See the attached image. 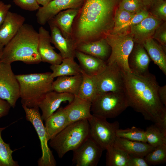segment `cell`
Returning <instances> with one entry per match:
<instances>
[{"instance_id":"4316f807","label":"cell","mask_w":166,"mask_h":166,"mask_svg":"<svg viewBox=\"0 0 166 166\" xmlns=\"http://www.w3.org/2000/svg\"><path fill=\"white\" fill-rule=\"evenodd\" d=\"M142 45L150 58L166 75V51L162 47L152 38L146 39Z\"/></svg>"},{"instance_id":"603a6c76","label":"cell","mask_w":166,"mask_h":166,"mask_svg":"<svg viewBox=\"0 0 166 166\" xmlns=\"http://www.w3.org/2000/svg\"><path fill=\"white\" fill-rule=\"evenodd\" d=\"M113 145L129 155L143 157H144L155 148L147 142L132 141L117 136Z\"/></svg>"},{"instance_id":"e0dca14e","label":"cell","mask_w":166,"mask_h":166,"mask_svg":"<svg viewBox=\"0 0 166 166\" xmlns=\"http://www.w3.org/2000/svg\"><path fill=\"white\" fill-rule=\"evenodd\" d=\"M47 22L51 31V43L59 50L60 54L63 59H74L76 46L72 39L64 38L59 28L51 19Z\"/></svg>"},{"instance_id":"f35d334b","label":"cell","mask_w":166,"mask_h":166,"mask_svg":"<svg viewBox=\"0 0 166 166\" xmlns=\"http://www.w3.org/2000/svg\"><path fill=\"white\" fill-rule=\"evenodd\" d=\"M156 40L166 51V22H164L156 30L152 37Z\"/></svg>"},{"instance_id":"74e56055","label":"cell","mask_w":166,"mask_h":166,"mask_svg":"<svg viewBox=\"0 0 166 166\" xmlns=\"http://www.w3.org/2000/svg\"><path fill=\"white\" fill-rule=\"evenodd\" d=\"M118 7L133 14L146 9L141 0H120Z\"/></svg>"},{"instance_id":"d590c367","label":"cell","mask_w":166,"mask_h":166,"mask_svg":"<svg viewBox=\"0 0 166 166\" xmlns=\"http://www.w3.org/2000/svg\"><path fill=\"white\" fill-rule=\"evenodd\" d=\"M135 14L117 7L114 13L113 28L110 33L115 32L120 27L128 21Z\"/></svg>"},{"instance_id":"52a82bcc","label":"cell","mask_w":166,"mask_h":166,"mask_svg":"<svg viewBox=\"0 0 166 166\" xmlns=\"http://www.w3.org/2000/svg\"><path fill=\"white\" fill-rule=\"evenodd\" d=\"M111 51L106 61L107 65H117L125 73L131 72L128 67V59L134 42L128 32L109 33L105 37Z\"/></svg>"},{"instance_id":"836d02e7","label":"cell","mask_w":166,"mask_h":166,"mask_svg":"<svg viewBox=\"0 0 166 166\" xmlns=\"http://www.w3.org/2000/svg\"><path fill=\"white\" fill-rule=\"evenodd\" d=\"M144 157L149 165H155L165 163L166 144H162L155 148Z\"/></svg>"},{"instance_id":"7402d4cb","label":"cell","mask_w":166,"mask_h":166,"mask_svg":"<svg viewBox=\"0 0 166 166\" xmlns=\"http://www.w3.org/2000/svg\"><path fill=\"white\" fill-rule=\"evenodd\" d=\"M45 121L48 141L54 137L69 124L67 116L62 107H59Z\"/></svg>"},{"instance_id":"cb8c5ba5","label":"cell","mask_w":166,"mask_h":166,"mask_svg":"<svg viewBox=\"0 0 166 166\" xmlns=\"http://www.w3.org/2000/svg\"><path fill=\"white\" fill-rule=\"evenodd\" d=\"M76 50L106 62L109 59L111 51V47L105 38L80 45L77 47Z\"/></svg>"},{"instance_id":"5bb4252c","label":"cell","mask_w":166,"mask_h":166,"mask_svg":"<svg viewBox=\"0 0 166 166\" xmlns=\"http://www.w3.org/2000/svg\"><path fill=\"white\" fill-rule=\"evenodd\" d=\"M163 22L150 15L139 23L131 26L128 32L134 43L142 45L146 39L152 38L157 28Z\"/></svg>"},{"instance_id":"c3c4849f","label":"cell","mask_w":166,"mask_h":166,"mask_svg":"<svg viewBox=\"0 0 166 166\" xmlns=\"http://www.w3.org/2000/svg\"><path fill=\"white\" fill-rule=\"evenodd\" d=\"M1 100L2 99H0V101H1Z\"/></svg>"},{"instance_id":"7bdbcfd3","label":"cell","mask_w":166,"mask_h":166,"mask_svg":"<svg viewBox=\"0 0 166 166\" xmlns=\"http://www.w3.org/2000/svg\"><path fill=\"white\" fill-rule=\"evenodd\" d=\"M11 107L6 101L3 100L0 101V118L7 115Z\"/></svg>"},{"instance_id":"8fae6325","label":"cell","mask_w":166,"mask_h":166,"mask_svg":"<svg viewBox=\"0 0 166 166\" xmlns=\"http://www.w3.org/2000/svg\"><path fill=\"white\" fill-rule=\"evenodd\" d=\"M20 97L19 84L11 64L0 61V99L14 108Z\"/></svg>"},{"instance_id":"4fadbf2b","label":"cell","mask_w":166,"mask_h":166,"mask_svg":"<svg viewBox=\"0 0 166 166\" xmlns=\"http://www.w3.org/2000/svg\"><path fill=\"white\" fill-rule=\"evenodd\" d=\"M83 2V0H52L38 10L37 22L40 25H44L62 11L79 8Z\"/></svg>"},{"instance_id":"bcb514c9","label":"cell","mask_w":166,"mask_h":166,"mask_svg":"<svg viewBox=\"0 0 166 166\" xmlns=\"http://www.w3.org/2000/svg\"><path fill=\"white\" fill-rule=\"evenodd\" d=\"M52 0H37V1L39 5L41 4L42 6H43L47 4Z\"/></svg>"},{"instance_id":"d6a6232c","label":"cell","mask_w":166,"mask_h":166,"mask_svg":"<svg viewBox=\"0 0 166 166\" xmlns=\"http://www.w3.org/2000/svg\"><path fill=\"white\" fill-rule=\"evenodd\" d=\"M116 136L131 140L147 142L144 130L135 126L125 129H118Z\"/></svg>"},{"instance_id":"1f68e13d","label":"cell","mask_w":166,"mask_h":166,"mask_svg":"<svg viewBox=\"0 0 166 166\" xmlns=\"http://www.w3.org/2000/svg\"><path fill=\"white\" fill-rule=\"evenodd\" d=\"M7 127L0 128V166H19L18 162L13 159L12 154L14 150L10 148V144L5 143L2 137V132Z\"/></svg>"},{"instance_id":"6da1fadb","label":"cell","mask_w":166,"mask_h":166,"mask_svg":"<svg viewBox=\"0 0 166 166\" xmlns=\"http://www.w3.org/2000/svg\"><path fill=\"white\" fill-rule=\"evenodd\" d=\"M120 0H83L72 27V38L76 47L105 38L112 31Z\"/></svg>"},{"instance_id":"f546056e","label":"cell","mask_w":166,"mask_h":166,"mask_svg":"<svg viewBox=\"0 0 166 166\" xmlns=\"http://www.w3.org/2000/svg\"><path fill=\"white\" fill-rule=\"evenodd\" d=\"M106 166H128L129 155L113 145L106 148Z\"/></svg>"},{"instance_id":"ac0fdd59","label":"cell","mask_w":166,"mask_h":166,"mask_svg":"<svg viewBox=\"0 0 166 166\" xmlns=\"http://www.w3.org/2000/svg\"><path fill=\"white\" fill-rule=\"evenodd\" d=\"M150 61V58L143 45L134 43L128 59V65L131 73L139 75L148 73Z\"/></svg>"},{"instance_id":"4dcf8cb0","label":"cell","mask_w":166,"mask_h":166,"mask_svg":"<svg viewBox=\"0 0 166 166\" xmlns=\"http://www.w3.org/2000/svg\"><path fill=\"white\" fill-rule=\"evenodd\" d=\"M145 135L147 142L152 146L156 148L166 144V131L154 124L147 128Z\"/></svg>"},{"instance_id":"d6986e66","label":"cell","mask_w":166,"mask_h":166,"mask_svg":"<svg viewBox=\"0 0 166 166\" xmlns=\"http://www.w3.org/2000/svg\"><path fill=\"white\" fill-rule=\"evenodd\" d=\"M92 102L74 95L73 100L64 109L68 119L69 124L79 121L89 119L91 113Z\"/></svg>"},{"instance_id":"3957f363","label":"cell","mask_w":166,"mask_h":166,"mask_svg":"<svg viewBox=\"0 0 166 166\" xmlns=\"http://www.w3.org/2000/svg\"><path fill=\"white\" fill-rule=\"evenodd\" d=\"M38 33L33 27L24 24L14 37L4 47L0 61L11 64L21 61L28 64L42 61L38 51Z\"/></svg>"},{"instance_id":"9c48e42d","label":"cell","mask_w":166,"mask_h":166,"mask_svg":"<svg viewBox=\"0 0 166 166\" xmlns=\"http://www.w3.org/2000/svg\"><path fill=\"white\" fill-rule=\"evenodd\" d=\"M26 120L32 124L40 140L42 155L38 161V166H55L57 164L52 151L49 148L47 135L38 106L29 108L22 105Z\"/></svg>"},{"instance_id":"8d00e7d4","label":"cell","mask_w":166,"mask_h":166,"mask_svg":"<svg viewBox=\"0 0 166 166\" xmlns=\"http://www.w3.org/2000/svg\"><path fill=\"white\" fill-rule=\"evenodd\" d=\"M150 15L148 10L144 9L135 14L128 21L120 27L115 32L111 33L128 32L131 26L139 23Z\"/></svg>"},{"instance_id":"8992f818","label":"cell","mask_w":166,"mask_h":166,"mask_svg":"<svg viewBox=\"0 0 166 166\" xmlns=\"http://www.w3.org/2000/svg\"><path fill=\"white\" fill-rule=\"evenodd\" d=\"M129 106L124 92H108L99 94L92 102V114L105 119L114 118Z\"/></svg>"},{"instance_id":"44dd1931","label":"cell","mask_w":166,"mask_h":166,"mask_svg":"<svg viewBox=\"0 0 166 166\" xmlns=\"http://www.w3.org/2000/svg\"><path fill=\"white\" fill-rule=\"evenodd\" d=\"M75 57L79 63L81 69L90 76L99 75L106 68V62L96 57L76 50Z\"/></svg>"},{"instance_id":"ab89813d","label":"cell","mask_w":166,"mask_h":166,"mask_svg":"<svg viewBox=\"0 0 166 166\" xmlns=\"http://www.w3.org/2000/svg\"><path fill=\"white\" fill-rule=\"evenodd\" d=\"M14 3L22 9L29 11L38 10L40 7L37 0H13Z\"/></svg>"},{"instance_id":"83f0119b","label":"cell","mask_w":166,"mask_h":166,"mask_svg":"<svg viewBox=\"0 0 166 166\" xmlns=\"http://www.w3.org/2000/svg\"><path fill=\"white\" fill-rule=\"evenodd\" d=\"M81 73L83 78L77 96L92 102L98 95L95 76L88 75L81 69Z\"/></svg>"},{"instance_id":"7a4b0ae2","label":"cell","mask_w":166,"mask_h":166,"mask_svg":"<svg viewBox=\"0 0 166 166\" xmlns=\"http://www.w3.org/2000/svg\"><path fill=\"white\" fill-rule=\"evenodd\" d=\"M124 93L129 106L166 131V107L158 96L159 86L155 76L125 74Z\"/></svg>"},{"instance_id":"277c9868","label":"cell","mask_w":166,"mask_h":166,"mask_svg":"<svg viewBox=\"0 0 166 166\" xmlns=\"http://www.w3.org/2000/svg\"><path fill=\"white\" fill-rule=\"evenodd\" d=\"M51 74L52 72H48L16 75L22 105L29 108L38 106L45 95L53 91L54 78Z\"/></svg>"},{"instance_id":"30bf717a","label":"cell","mask_w":166,"mask_h":166,"mask_svg":"<svg viewBox=\"0 0 166 166\" xmlns=\"http://www.w3.org/2000/svg\"><path fill=\"white\" fill-rule=\"evenodd\" d=\"M98 96L108 92H124L125 73L117 65H107L98 75L95 76Z\"/></svg>"},{"instance_id":"60d3db41","label":"cell","mask_w":166,"mask_h":166,"mask_svg":"<svg viewBox=\"0 0 166 166\" xmlns=\"http://www.w3.org/2000/svg\"><path fill=\"white\" fill-rule=\"evenodd\" d=\"M129 156L128 166H149L144 157L133 155H129Z\"/></svg>"},{"instance_id":"2e32d148","label":"cell","mask_w":166,"mask_h":166,"mask_svg":"<svg viewBox=\"0 0 166 166\" xmlns=\"http://www.w3.org/2000/svg\"><path fill=\"white\" fill-rule=\"evenodd\" d=\"M74 97V95L71 93H58L53 91L47 93L38 105L42 112V120L45 121L59 108L62 103L68 101L69 103L72 101Z\"/></svg>"},{"instance_id":"7dc6e473","label":"cell","mask_w":166,"mask_h":166,"mask_svg":"<svg viewBox=\"0 0 166 166\" xmlns=\"http://www.w3.org/2000/svg\"><path fill=\"white\" fill-rule=\"evenodd\" d=\"M4 46L0 44V57L1 55Z\"/></svg>"},{"instance_id":"7c38bea8","label":"cell","mask_w":166,"mask_h":166,"mask_svg":"<svg viewBox=\"0 0 166 166\" xmlns=\"http://www.w3.org/2000/svg\"><path fill=\"white\" fill-rule=\"evenodd\" d=\"M103 150L89 136L73 151L72 162L76 166H96Z\"/></svg>"},{"instance_id":"ffe728a7","label":"cell","mask_w":166,"mask_h":166,"mask_svg":"<svg viewBox=\"0 0 166 166\" xmlns=\"http://www.w3.org/2000/svg\"><path fill=\"white\" fill-rule=\"evenodd\" d=\"M25 21L22 16L9 11L0 26V44L4 47L17 34Z\"/></svg>"},{"instance_id":"5b68a950","label":"cell","mask_w":166,"mask_h":166,"mask_svg":"<svg viewBox=\"0 0 166 166\" xmlns=\"http://www.w3.org/2000/svg\"><path fill=\"white\" fill-rule=\"evenodd\" d=\"M89 136L88 121L81 120L68 124L50 140L49 144L61 158L68 152L78 148Z\"/></svg>"},{"instance_id":"ba28073f","label":"cell","mask_w":166,"mask_h":166,"mask_svg":"<svg viewBox=\"0 0 166 166\" xmlns=\"http://www.w3.org/2000/svg\"><path fill=\"white\" fill-rule=\"evenodd\" d=\"M89 125V136L103 151L113 145L116 137L117 131L119 128L117 121L108 122L105 118L92 115L88 119Z\"/></svg>"},{"instance_id":"484cf974","label":"cell","mask_w":166,"mask_h":166,"mask_svg":"<svg viewBox=\"0 0 166 166\" xmlns=\"http://www.w3.org/2000/svg\"><path fill=\"white\" fill-rule=\"evenodd\" d=\"M79 9L71 8L63 10L51 19L65 38H72V25Z\"/></svg>"},{"instance_id":"ee69618b","label":"cell","mask_w":166,"mask_h":166,"mask_svg":"<svg viewBox=\"0 0 166 166\" xmlns=\"http://www.w3.org/2000/svg\"><path fill=\"white\" fill-rule=\"evenodd\" d=\"M157 93L158 96L162 103L166 106V85L160 86H159Z\"/></svg>"},{"instance_id":"f1b7e54d","label":"cell","mask_w":166,"mask_h":166,"mask_svg":"<svg viewBox=\"0 0 166 166\" xmlns=\"http://www.w3.org/2000/svg\"><path fill=\"white\" fill-rule=\"evenodd\" d=\"M50 69L52 70L51 76L53 78L61 76H70L81 73L79 65L74 59L64 58L59 64L51 65Z\"/></svg>"},{"instance_id":"b9f144b4","label":"cell","mask_w":166,"mask_h":166,"mask_svg":"<svg viewBox=\"0 0 166 166\" xmlns=\"http://www.w3.org/2000/svg\"><path fill=\"white\" fill-rule=\"evenodd\" d=\"M11 5L0 0V26L4 21Z\"/></svg>"},{"instance_id":"e575fe53","label":"cell","mask_w":166,"mask_h":166,"mask_svg":"<svg viewBox=\"0 0 166 166\" xmlns=\"http://www.w3.org/2000/svg\"><path fill=\"white\" fill-rule=\"evenodd\" d=\"M147 10L151 15L166 22V0H154Z\"/></svg>"},{"instance_id":"d4e9b609","label":"cell","mask_w":166,"mask_h":166,"mask_svg":"<svg viewBox=\"0 0 166 166\" xmlns=\"http://www.w3.org/2000/svg\"><path fill=\"white\" fill-rule=\"evenodd\" d=\"M82 78L81 73L73 76L58 77L53 82V91L77 95Z\"/></svg>"},{"instance_id":"9a60e30c","label":"cell","mask_w":166,"mask_h":166,"mask_svg":"<svg viewBox=\"0 0 166 166\" xmlns=\"http://www.w3.org/2000/svg\"><path fill=\"white\" fill-rule=\"evenodd\" d=\"M38 51L42 61L51 65L60 64L63 58L54 50L51 44L50 36L49 31L41 26L38 31Z\"/></svg>"},{"instance_id":"f6af8a7d","label":"cell","mask_w":166,"mask_h":166,"mask_svg":"<svg viewBox=\"0 0 166 166\" xmlns=\"http://www.w3.org/2000/svg\"><path fill=\"white\" fill-rule=\"evenodd\" d=\"M154 0H141L146 9Z\"/></svg>"}]
</instances>
